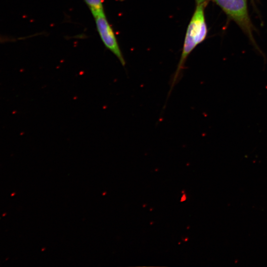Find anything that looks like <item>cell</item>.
Listing matches in <instances>:
<instances>
[{
	"label": "cell",
	"mask_w": 267,
	"mask_h": 267,
	"mask_svg": "<svg viewBox=\"0 0 267 267\" xmlns=\"http://www.w3.org/2000/svg\"><path fill=\"white\" fill-rule=\"evenodd\" d=\"M205 5V4L197 5L196 10L189 24L181 58L171 81L170 92H171L175 85L180 80L181 72L188 55L198 44L204 40L207 36V28L204 13Z\"/></svg>",
	"instance_id": "6da1fadb"
},
{
	"label": "cell",
	"mask_w": 267,
	"mask_h": 267,
	"mask_svg": "<svg viewBox=\"0 0 267 267\" xmlns=\"http://www.w3.org/2000/svg\"><path fill=\"white\" fill-rule=\"evenodd\" d=\"M214 0L253 41V26L249 16L246 0Z\"/></svg>",
	"instance_id": "7a4b0ae2"
},
{
	"label": "cell",
	"mask_w": 267,
	"mask_h": 267,
	"mask_svg": "<svg viewBox=\"0 0 267 267\" xmlns=\"http://www.w3.org/2000/svg\"><path fill=\"white\" fill-rule=\"evenodd\" d=\"M93 16L97 31L105 46L119 60L122 65H125V60L119 46L112 27L109 23L104 11Z\"/></svg>",
	"instance_id": "3957f363"
},
{
	"label": "cell",
	"mask_w": 267,
	"mask_h": 267,
	"mask_svg": "<svg viewBox=\"0 0 267 267\" xmlns=\"http://www.w3.org/2000/svg\"><path fill=\"white\" fill-rule=\"evenodd\" d=\"M92 15L104 11L103 0H84Z\"/></svg>",
	"instance_id": "277c9868"
},
{
	"label": "cell",
	"mask_w": 267,
	"mask_h": 267,
	"mask_svg": "<svg viewBox=\"0 0 267 267\" xmlns=\"http://www.w3.org/2000/svg\"><path fill=\"white\" fill-rule=\"evenodd\" d=\"M19 39H11V38H8L0 37V44L9 42H13V41H15Z\"/></svg>",
	"instance_id": "5b68a950"
},
{
	"label": "cell",
	"mask_w": 267,
	"mask_h": 267,
	"mask_svg": "<svg viewBox=\"0 0 267 267\" xmlns=\"http://www.w3.org/2000/svg\"><path fill=\"white\" fill-rule=\"evenodd\" d=\"M197 5L205 4L207 0H195Z\"/></svg>",
	"instance_id": "8992f818"
},
{
	"label": "cell",
	"mask_w": 267,
	"mask_h": 267,
	"mask_svg": "<svg viewBox=\"0 0 267 267\" xmlns=\"http://www.w3.org/2000/svg\"><path fill=\"white\" fill-rule=\"evenodd\" d=\"M117 1H124V0H116Z\"/></svg>",
	"instance_id": "52a82bcc"
}]
</instances>
